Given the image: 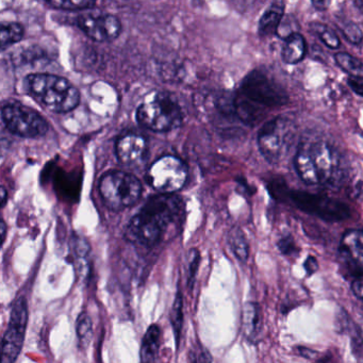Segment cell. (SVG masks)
<instances>
[{"label": "cell", "mask_w": 363, "mask_h": 363, "mask_svg": "<svg viewBox=\"0 0 363 363\" xmlns=\"http://www.w3.org/2000/svg\"><path fill=\"white\" fill-rule=\"evenodd\" d=\"M184 201L175 195L152 197L127 225L125 238L143 247H154L162 241L172 225L182 220Z\"/></svg>", "instance_id": "6da1fadb"}, {"label": "cell", "mask_w": 363, "mask_h": 363, "mask_svg": "<svg viewBox=\"0 0 363 363\" xmlns=\"http://www.w3.org/2000/svg\"><path fill=\"white\" fill-rule=\"evenodd\" d=\"M362 278H358V279L352 280V284H350V289H352V293H354V296L357 297L358 301H362Z\"/></svg>", "instance_id": "836d02e7"}, {"label": "cell", "mask_w": 363, "mask_h": 363, "mask_svg": "<svg viewBox=\"0 0 363 363\" xmlns=\"http://www.w3.org/2000/svg\"><path fill=\"white\" fill-rule=\"evenodd\" d=\"M75 250L78 256L86 257L90 252V245L86 240L82 239V238H76Z\"/></svg>", "instance_id": "1f68e13d"}, {"label": "cell", "mask_w": 363, "mask_h": 363, "mask_svg": "<svg viewBox=\"0 0 363 363\" xmlns=\"http://www.w3.org/2000/svg\"><path fill=\"white\" fill-rule=\"evenodd\" d=\"M284 14V3L272 4L259 21V35L261 37H271V35H276L280 24H281Z\"/></svg>", "instance_id": "e0dca14e"}, {"label": "cell", "mask_w": 363, "mask_h": 363, "mask_svg": "<svg viewBox=\"0 0 363 363\" xmlns=\"http://www.w3.org/2000/svg\"><path fill=\"white\" fill-rule=\"evenodd\" d=\"M24 33V27L18 23H0V52L18 43Z\"/></svg>", "instance_id": "44dd1931"}, {"label": "cell", "mask_w": 363, "mask_h": 363, "mask_svg": "<svg viewBox=\"0 0 363 363\" xmlns=\"http://www.w3.org/2000/svg\"><path fill=\"white\" fill-rule=\"evenodd\" d=\"M335 60L337 65L348 75L352 77L363 78L362 63L359 59L345 54V52H337L335 55Z\"/></svg>", "instance_id": "7402d4cb"}, {"label": "cell", "mask_w": 363, "mask_h": 363, "mask_svg": "<svg viewBox=\"0 0 363 363\" xmlns=\"http://www.w3.org/2000/svg\"><path fill=\"white\" fill-rule=\"evenodd\" d=\"M294 138V123L286 116H278L259 130V150L267 162L279 163L290 152Z\"/></svg>", "instance_id": "8992f818"}, {"label": "cell", "mask_w": 363, "mask_h": 363, "mask_svg": "<svg viewBox=\"0 0 363 363\" xmlns=\"http://www.w3.org/2000/svg\"><path fill=\"white\" fill-rule=\"evenodd\" d=\"M182 118L179 105L167 94L156 95L138 108V123L155 133H167L176 128Z\"/></svg>", "instance_id": "52a82bcc"}, {"label": "cell", "mask_w": 363, "mask_h": 363, "mask_svg": "<svg viewBox=\"0 0 363 363\" xmlns=\"http://www.w3.org/2000/svg\"><path fill=\"white\" fill-rule=\"evenodd\" d=\"M343 35L350 43L356 44V45L362 41V30L356 23H347L343 27Z\"/></svg>", "instance_id": "f546056e"}, {"label": "cell", "mask_w": 363, "mask_h": 363, "mask_svg": "<svg viewBox=\"0 0 363 363\" xmlns=\"http://www.w3.org/2000/svg\"><path fill=\"white\" fill-rule=\"evenodd\" d=\"M289 199L301 211L318 216L327 222H341L350 216L348 206L329 197L303 191H292L289 194Z\"/></svg>", "instance_id": "8fae6325"}, {"label": "cell", "mask_w": 363, "mask_h": 363, "mask_svg": "<svg viewBox=\"0 0 363 363\" xmlns=\"http://www.w3.org/2000/svg\"><path fill=\"white\" fill-rule=\"evenodd\" d=\"M313 6L314 8H315L316 10H318V11H324V10L327 9V7H328L329 3H326V1H320V3H316V1H313Z\"/></svg>", "instance_id": "74e56055"}, {"label": "cell", "mask_w": 363, "mask_h": 363, "mask_svg": "<svg viewBox=\"0 0 363 363\" xmlns=\"http://www.w3.org/2000/svg\"><path fill=\"white\" fill-rule=\"evenodd\" d=\"M348 331L352 335L350 339H352V352H354V356L360 359L361 354H362V330H361L360 327L352 323Z\"/></svg>", "instance_id": "f1b7e54d"}, {"label": "cell", "mask_w": 363, "mask_h": 363, "mask_svg": "<svg viewBox=\"0 0 363 363\" xmlns=\"http://www.w3.org/2000/svg\"><path fill=\"white\" fill-rule=\"evenodd\" d=\"M340 265L346 277L358 279L363 277V233L360 229H350L340 242Z\"/></svg>", "instance_id": "7c38bea8"}, {"label": "cell", "mask_w": 363, "mask_h": 363, "mask_svg": "<svg viewBox=\"0 0 363 363\" xmlns=\"http://www.w3.org/2000/svg\"><path fill=\"white\" fill-rule=\"evenodd\" d=\"M76 333L80 346H88L92 339L93 325L90 316L86 312H82L76 322Z\"/></svg>", "instance_id": "603a6c76"}, {"label": "cell", "mask_w": 363, "mask_h": 363, "mask_svg": "<svg viewBox=\"0 0 363 363\" xmlns=\"http://www.w3.org/2000/svg\"><path fill=\"white\" fill-rule=\"evenodd\" d=\"M172 327H173L174 335H175L176 348H179L180 339H182V327H184V295L178 286L173 307L169 313Z\"/></svg>", "instance_id": "ffe728a7"}, {"label": "cell", "mask_w": 363, "mask_h": 363, "mask_svg": "<svg viewBox=\"0 0 363 363\" xmlns=\"http://www.w3.org/2000/svg\"><path fill=\"white\" fill-rule=\"evenodd\" d=\"M201 252L196 248H193L188 255V286L190 290L194 288L197 272L201 264Z\"/></svg>", "instance_id": "484cf974"}, {"label": "cell", "mask_w": 363, "mask_h": 363, "mask_svg": "<svg viewBox=\"0 0 363 363\" xmlns=\"http://www.w3.org/2000/svg\"><path fill=\"white\" fill-rule=\"evenodd\" d=\"M189 356H190V363H212L213 361L211 352L203 344L192 348Z\"/></svg>", "instance_id": "4316f807"}, {"label": "cell", "mask_w": 363, "mask_h": 363, "mask_svg": "<svg viewBox=\"0 0 363 363\" xmlns=\"http://www.w3.org/2000/svg\"><path fill=\"white\" fill-rule=\"evenodd\" d=\"M77 26L86 37L99 43L114 41L122 33V23L112 14H84L77 18Z\"/></svg>", "instance_id": "4fadbf2b"}, {"label": "cell", "mask_w": 363, "mask_h": 363, "mask_svg": "<svg viewBox=\"0 0 363 363\" xmlns=\"http://www.w3.org/2000/svg\"><path fill=\"white\" fill-rule=\"evenodd\" d=\"M8 199V193L4 186H0V207H3L5 205L6 201Z\"/></svg>", "instance_id": "8d00e7d4"}, {"label": "cell", "mask_w": 363, "mask_h": 363, "mask_svg": "<svg viewBox=\"0 0 363 363\" xmlns=\"http://www.w3.org/2000/svg\"><path fill=\"white\" fill-rule=\"evenodd\" d=\"M227 243H228L233 256L240 262H247L248 257H250V245H248L245 233H243L241 228L235 227L229 231L228 235H227Z\"/></svg>", "instance_id": "d6986e66"}, {"label": "cell", "mask_w": 363, "mask_h": 363, "mask_svg": "<svg viewBox=\"0 0 363 363\" xmlns=\"http://www.w3.org/2000/svg\"><path fill=\"white\" fill-rule=\"evenodd\" d=\"M278 250H280L284 256H293V255L298 254L299 250L297 247L296 242L294 238L291 235H284L279 241L277 242Z\"/></svg>", "instance_id": "83f0119b"}, {"label": "cell", "mask_w": 363, "mask_h": 363, "mask_svg": "<svg viewBox=\"0 0 363 363\" xmlns=\"http://www.w3.org/2000/svg\"><path fill=\"white\" fill-rule=\"evenodd\" d=\"M28 316V303L25 297H20L11 307L9 327L1 341L0 363H16L18 360L24 345Z\"/></svg>", "instance_id": "30bf717a"}, {"label": "cell", "mask_w": 363, "mask_h": 363, "mask_svg": "<svg viewBox=\"0 0 363 363\" xmlns=\"http://www.w3.org/2000/svg\"><path fill=\"white\" fill-rule=\"evenodd\" d=\"M294 161L297 174L309 186L328 184L337 169V159L333 148L323 141L301 143Z\"/></svg>", "instance_id": "277c9868"}, {"label": "cell", "mask_w": 363, "mask_h": 363, "mask_svg": "<svg viewBox=\"0 0 363 363\" xmlns=\"http://www.w3.org/2000/svg\"><path fill=\"white\" fill-rule=\"evenodd\" d=\"M24 84L33 99L54 113H67L79 105V91L60 76L31 74L25 78Z\"/></svg>", "instance_id": "3957f363"}, {"label": "cell", "mask_w": 363, "mask_h": 363, "mask_svg": "<svg viewBox=\"0 0 363 363\" xmlns=\"http://www.w3.org/2000/svg\"><path fill=\"white\" fill-rule=\"evenodd\" d=\"M348 86L352 88V90L354 91V93H356L357 95H359V96H362L363 94V82L362 78L359 77H352V76H350L348 77Z\"/></svg>", "instance_id": "d6a6232c"}, {"label": "cell", "mask_w": 363, "mask_h": 363, "mask_svg": "<svg viewBox=\"0 0 363 363\" xmlns=\"http://www.w3.org/2000/svg\"><path fill=\"white\" fill-rule=\"evenodd\" d=\"M311 29L327 48H331V50H337L340 48L339 37L333 29L329 28L326 25L313 23L311 24Z\"/></svg>", "instance_id": "cb8c5ba5"}, {"label": "cell", "mask_w": 363, "mask_h": 363, "mask_svg": "<svg viewBox=\"0 0 363 363\" xmlns=\"http://www.w3.org/2000/svg\"><path fill=\"white\" fill-rule=\"evenodd\" d=\"M160 326L157 324L150 325L142 339L141 350H140L141 363H156L157 356L160 350Z\"/></svg>", "instance_id": "2e32d148"}, {"label": "cell", "mask_w": 363, "mask_h": 363, "mask_svg": "<svg viewBox=\"0 0 363 363\" xmlns=\"http://www.w3.org/2000/svg\"><path fill=\"white\" fill-rule=\"evenodd\" d=\"M297 350H298L299 354H301V356L305 357V358L307 359L313 358L314 354H316V352H313V350H309V348L306 347H298L297 348Z\"/></svg>", "instance_id": "d590c367"}, {"label": "cell", "mask_w": 363, "mask_h": 363, "mask_svg": "<svg viewBox=\"0 0 363 363\" xmlns=\"http://www.w3.org/2000/svg\"><path fill=\"white\" fill-rule=\"evenodd\" d=\"M8 227L5 220H0V247L3 246L6 238H7Z\"/></svg>", "instance_id": "e575fe53"}, {"label": "cell", "mask_w": 363, "mask_h": 363, "mask_svg": "<svg viewBox=\"0 0 363 363\" xmlns=\"http://www.w3.org/2000/svg\"><path fill=\"white\" fill-rule=\"evenodd\" d=\"M104 203L113 211H122L139 201L142 184L135 175L126 172H108L99 182Z\"/></svg>", "instance_id": "5b68a950"}, {"label": "cell", "mask_w": 363, "mask_h": 363, "mask_svg": "<svg viewBox=\"0 0 363 363\" xmlns=\"http://www.w3.org/2000/svg\"><path fill=\"white\" fill-rule=\"evenodd\" d=\"M45 5L48 6V7L54 8V9L79 11V10L92 9L95 6V3H93V1H84V0H79V1H61V0H57V1H46Z\"/></svg>", "instance_id": "d4e9b609"}, {"label": "cell", "mask_w": 363, "mask_h": 363, "mask_svg": "<svg viewBox=\"0 0 363 363\" xmlns=\"http://www.w3.org/2000/svg\"><path fill=\"white\" fill-rule=\"evenodd\" d=\"M147 141L137 133L123 135L116 143V157L123 164L133 167L140 164L147 154Z\"/></svg>", "instance_id": "5bb4252c"}, {"label": "cell", "mask_w": 363, "mask_h": 363, "mask_svg": "<svg viewBox=\"0 0 363 363\" xmlns=\"http://www.w3.org/2000/svg\"><path fill=\"white\" fill-rule=\"evenodd\" d=\"M0 354H1V342H0Z\"/></svg>", "instance_id": "f35d334b"}, {"label": "cell", "mask_w": 363, "mask_h": 363, "mask_svg": "<svg viewBox=\"0 0 363 363\" xmlns=\"http://www.w3.org/2000/svg\"><path fill=\"white\" fill-rule=\"evenodd\" d=\"M288 93L261 69L250 72L233 101L235 116L247 125H255L267 112L288 104Z\"/></svg>", "instance_id": "7a4b0ae2"}, {"label": "cell", "mask_w": 363, "mask_h": 363, "mask_svg": "<svg viewBox=\"0 0 363 363\" xmlns=\"http://www.w3.org/2000/svg\"><path fill=\"white\" fill-rule=\"evenodd\" d=\"M242 330L246 341L257 344L263 331V313L260 303L247 301L242 310Z\"/></svg>", "instance_id": "9a60e30c"}, {"label": "cell", "mask_w": 363, "mask_h": 363, "mask_svg": "<svg viewBox=\"0 0 363 363\" xmlns=\"http://www.w3.org/2000/svg\"><path fill=\"white\" fill-rule=\"evenodd\" d=\"M188 175L186 163L177 157L167 155L150 167L147 182L154 190L162 194H173L184 188Z\"/></svg>", "instance_id": "ba28073f"}, {"label": "cell", "mask_w": 363, "mask_h": 363, "mask_svg": "<svg viewBox=\"0 0 363 363\" xmlns=\"http://www.w3.org/2000/svg\"><path fill=\"white\" fill-rule=\"evenodd\" d=\"M303 269H305L307 276H311L315 274L316 272L318 271V269H320V265H318L315 257L311 256V255L308 256L305 262H303Z\"/></svg>", "instance_id": "4dcf8cb0"}, {"label": "cell", "mask_w": 363, "mask_h": 363, "mask_svg": "<svg viewBox=\"0 0 363 363\" xmlns=\"http://www.w3.org/2000/svg\"><path fill=\"white\" fill-rule=\"evenodd\" d=\"M1 118L8 130L27 139L44 137L50 129L48 121L31 108L10 104L1 110Z\"/></svg>", "instance_id": "9c48e42d"}, {"label": "cell", "mask_w": 363, "mask_h": 363, "mask_svg": "<svg viewBox=\"0 0 363 363\" xmlns=\"http://www.w3.org/2000/svg\"><path fill=\"white\" fill-rule=\"evenodd\" d=\"M306 41L303 35L293 33L284 39L281 56L288 65H297L303 60L306 56Z\"/></svg>", "instance_id": "ac0fdd59"}]
</instances>
